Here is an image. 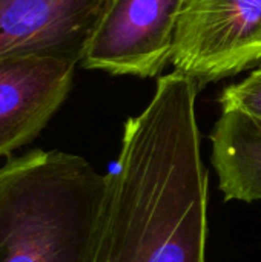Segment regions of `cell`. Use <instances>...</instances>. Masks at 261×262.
<instances>
[{"instance_id": "1", "label": "cell", "mask_w": 261, "mask_h": 262, "mask_svg": "<svg viewBox=\"0 0 261 262\" xmlns=\"http://www.w3.org/2000/svg\"><path fill=\"white\" fill-rule=\"evenodd\" d=\"M198 86L172 72L123 127L91 262H206L208 170Z\"/></svg>"}, {"instance_id": "2", "label": "cell", "mask_w": 261, "mask_h": 262, "mask_svg": "<svg viewBox=\"0 0 261 262\" xmlns=\"http://www.w3.org/2000/svg\"><path fill=\"white\" fill-rule=\"evenodd\" d=\"M108 175L85 158L34 149L0 167V262H91Z\"/></svg>"}, {"instance_id": "3", "label": "cell", "mask_w": 261, "mask_h": 262, "mask_svg": "<svg viewBox=\"0 0 261 262\" xmlns=\"http://www.w3.org/2000/svg\"><path fill=\"white\" fill-rule=\"evenodd\" d=\"M261 61V0H188L171 63L198 88Z\"/></svg>"}, {"instance_id": "4", "label": "cell", "mask_w": 261, "mask_h": 262, "mask_svg": "<svg viewBox=\"0 0 261 262\" xmlns=\"http://www.w3.org/2000/svg\"><path fill=\"white\" fill-rule=\"evenodd\" d=\"M188 0H109L80 64L151 78L171 63Z\"/></svg>"}, {"instance_id": "5", "label": "cell", "mask_w": 261, "mask_h": 262, "mask_svg": "<svg viewBox=\"0 0 261 262\" xmlns=\"http://www.w3.org/2000/svg\"><path fill=\"white\" fill-rule=\"evenodd\" d=\"M109 0H0V60L48 55L80 63Z\"/></svg>"}, {"instance_id": "6", "label": "cell", "mask_w": 261, "mask_h": 262, "mask_svg": "<svg viewBox=\"0 0 261 262\" xmlns=\"http://www.w3.org/2000/svg\"><path fill=\"white\" fill-rule=\"evenodd\" d=\"M77 63L48 55L0 60V157L29 144L65 103Z\"/></svg>"}, {"instance_id": "7", "label": "cell", "mask_w": 261, "mask_h": 262, "mask_svg": "<svg viewBox=\"0 0 261 262\" xmlns=\"http://www.w3.org/2000/svg\"><path fill=\"white\" fill-rule=\"evenodd\" d=\"M212 166L225 201H261V120L222 112L212 132Z\"/></svg>"}, {"instance_id": "8", "label": "cell", "mask_w": 261, "mask_h": 262, "mask_svg": "<svg viewBox=\"0 0 261 262\" xmlns=\"http://www.w3.org/2000/svg\"><path fill=\"white\" fill-rule=\"evenodd\" d=\"M218 103L222 112L237 111L261 120V66L243 81L226 88Z\"/></svg>"}]
</instances>
